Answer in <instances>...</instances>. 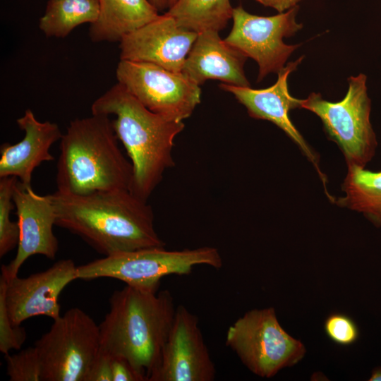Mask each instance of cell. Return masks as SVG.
Listing matches in <instances>:
<instances>
[{
    "mask_svg": "<svg viewBox=\"0 0 381 381\" xmlns=\"http://www.w3.org/2000/svg\"><path fill=\"white\" fill-rule=\"evenodd\" d=\"M49 195L56 226L78 236L104 256L165 246L155 229L151 206L131 190L87 195L56 190Z\"/></svg>",
    "mask_w": 381,
    "mask_h": 381,
    "instance_id": "cell-1",
    "label": "cell"
},
{
    "mask_svg": "<svg viewBox=\"0 0 381 381\" xmlns=\"http://www.w3.org/2000/svg\"><path fill=\"white\" fill-rule=\"evenodd\" d=\"M91 111L115 116L114 130L133 167L131 191L147 200L165 171L174 165V140L183 122L150 111L119 83L93 102Z\"/></svg>",
    "mask_w": 381,
    "mask_h": 381,
    "instance_id": "cell-2",
    "label": "cell"
},
{
    "mask_svg": "<svg viewBox=\"0 0 381 381\" xmlns=\"http://www.w3.org/2000/svg\"><path fill=\"white\" fill-rule=\"evenodd\" d=\"M176 308L169 290L150 292L126 285L115 291L99 325L100 350L124 358L148 381L159 362Z\"/></svg>",
    "mask_w": 381,
    "mask_h": 381,
    "instance_id": "cell-3",
    "label": "cell"
},
{
    "mask_svg": "<svg viewBox=\"0 0 381 381\" xmlns=\"http://www.w3.org/2000/svg\"><path fill=\"white\" fill-rule=\"evenodd\" d=\"M109 116L71 121L60 140L57 191L87 195L131 190L133 167L122 153Z\"/></svg>",
    "mask_w": 381,
    "mask_h": 381,
    "instance_id": "cell-4",
    "label": "cell"
},
{
    "mask_svg": "<svg viewBox=\"0 0 381 381\" xmlns=\"http://www.w3.org/2000/svg\"><path fill=\"white\" fill-rule=\"evenodd\" d=\"M200 265L222 267L219 250L210 246L174 250L152 247L121 252L77 266L76 276L84 280L114 278L138 289L157 292L164 277L189 274Z\"/></svg>",
    "mask_w": 381,
    "mask_h": 381,
    "instance_id": "cell-5",
    "label": "cell"
},
{
    "mask_svg": "<svg viewBox=\"0 0 381 381\" xmlns=\"http://www.w3.org/2000/svg\"><path fill=\"white\" fill-rule=\"evenodd\" d=\"M366 81L363 73L350 76L347 92L339 102L327 101L315 92L301 100V108L321 119L327 135L342 150L348 166L365 167L373 157L377 145L370 121L371 101Z\"/></svg>",
    "mask_w": 381,
    "mask_h": 381,
    "instance_id": "cell-6",
    "label": "cell"
},
{
    "mask_svg": "<svg viewBox=\"0 0 381 381\" xmlns=\"http://www.w3.org/2000/svg\"><path fill=\"white\" fill-rule=\"evenodd\" d=\"M34 346L42 381H85L100 352L99 327L85 311L73 308L54 320Z\"/></svg>",
    "mask_w": 381,
    "mask_h": 381,
    "instance_id": "cell-7",
    "label": "cell"
},
{
    "mask_svg": "<svg viewBox=\"0 0 381 381\" xmlns=\"http://www.w3.org/2000/svg\"><path fill=\"white\" fill-rule=\"evenodd\" d=\"M226 345L252 373L265 378L296 364L306 353L280 325L273 308L251 310L237 319L228 328Z\"/></svg>",
    "mask_w": 381,
    "mask_h": 381,
    "instance_id": "cell-8",
    "label": "cell"
},
{
    "mask_svg": "<svg viewBox=\"0 0 381 381\" xmlns=\"http://www.w3.org/2000/svg\"><path fill=\"white\" fill-rule=\"evenodd\" d=\"M116 77L145 107L172 120L183 121L190 117L200 102V85L182 72L120 59Z\"/></svg>",
    "mask_w": 381,
    "mask_h": 381,
    "instance_id": "cell-9",
    "label": "cell"
},
{
    "mask_svg": "<svg viewBox=\"0 0 381 381\" xmlns=\"http://www.w3.org/2000/svg\"><path fill=\"white\" fill-rule=\"evenodd\" d=\"M298 6L272 16L247 12L241 5L233 10V27L224 40L258 65V82L270 73H278L300 44H286L284 37L303 28L296 20Z\"/></svg>",
    "mask_w": 381,
    "mask_h": 381,
    "instance_id": "cell-10",
    "label": "cell"
},
{
    "mask_svg": "<svg viewBox=\"0 0 381 381\" xmlns=\"http://www.w3.org/2000/svg\"><path fill=\"white\" fill-rule=\"evenodd\" d=\"M215 375L198 317L177 306L159 362L148 381H212Z\"/></svg>",
    "mask_w": 381,
    "mask_h": 381,
    "instance_id": "cell-11",
    "label": "cell"
},
{
    "mask_svg": "<svg viewBox=\"0 0 381 381\" xmlns=\"http://www.w3.org/2000/svg\"><path fill=\"white\" fill-rule=\"evenodd\" d=\"M76 270L72 260L63 259L28 277L6 279L5 301L11 323L18 326L39 315L53 320L58 318L61 315L59 296L68 284L78 279Z\"/></svg>",
    "mask_w": 381,
    "mask_h": 381,
    "instance_id": "cell-12",
    "label": "cell"
},
{
    "mask_svg": "<svg viewBox=\"0 0 381 381\" xmlns=\"http://www.w3.org/2000/svg\"><path fill=\"white\" fill-rule=\"evenodd\" d=\"M13 200L19 226L17 252L8 265H1V274L7 279L18 276L23 264L34 255L54 260L59 250V241L54 234L56 212L49 195L36 193L32 186L18 181Z\"/></svg>",
    "mask_w": 381,
    "mask_h": 381,
    "instance_id": "cell-13",
    "label": "cell"
},
{
    "mask_svg": "<svg viewBox=\"0 0 381 381\" xmlns=\"http://www.w3.org/2000/svg\"><path fill=\"white\" fill-rule=\"evenodd\" d=\"M198 35L179 26L167 12L119 42L120 59L151 63L181 72Z\"/></svg>",
    "mask_w": 381,
    "mask_h": 381,
    "instance_id": "cell-14",
    "label": "cell"
},
{
    "mask_svg": "<svg viewBox=\"0 0 381 381\" xmlns=\"http://www.w3.org/2000/svg\"><path fill=\"white\" fill-rule=\"evenodd\" d=\"M303 59V56L284 66L277 73L276 83L267 88L253 89L224 83L219 84V87L231 93L246 108L250 116L269 121L282 129L315 167L326 190L327 179L320 170L318 157L294 126L289 114L291 109L301 108L302 99L292 97L289 92L288 78Z\"/></svg>",
    "mask_w": 381,
    "mask_h": 381,
    "instance_id": "cell-15",
    "label": "cell"
},
{
    "mask_svg": "<svg viewBox=\"0 0 381 381\" xmlns=\"http://www.w3.org/2000/svg\"><path fill=\"white\" fill-rule=\"evenodd\" d=\"M16 123L24 137L17 143L1 145L0 178L15 176L23 186H32L34 170L42 162L54 159L50 148L63 134L56 123L40 121L31 109L25 110Z\"/></svg>",
    "mask_w": 381,
    "mask_h": 381,
    "instance_id": "cell-16",
    "label": "cell"
},
{
    "mask_svg": "<svg viewBox=\"0 0 381 381\" xmlns=\"http://www.w3.org/2000/svg\"><path fill=\"white\" fill-rule=\"evenodd\" d=\"M248 57L222 40L219 32L206 30L198 37L186 59L182 73L200 85L207 80L250 87L243 66Z\"/></svg>",
    "mask_w": 381,
    "mask_h": 381,
    "instance_id": "cell-17",
    "label": "cell"
},
{
    "mask_svg": "<svg viewBox=\"0 0 381 381\" xmlns=\"http://www.w3.org/2000/svg\"><path fill=\"white\" fill-rule=\"evenodd\" d=\"M99 18L89 29L94 42H120L159 15L150 0H99Z\"/></svg>",
    "mask_w": 381,
    "mask_h": 381,
    "instance_id": "cell-18",
    "label": "cell"
},
{
    "mask_svg": "<svg viewBox=\"0 0 381 381\" xmlns=\"http://www.w3.org/2000/svg\"><path fill=\"white\" fill-rule=\"evenodd\" d=\"M348 166L342 188L345 196L336 202L341 207L363 213L376 226H381V171Z\"/></svg>",
    "mask_w": 381,
    "mask_h": 381,
    "instance_id": "cell-19",
    "label": "cell"
},
{
    "mask_svg": "<svg viewBox=\"0 0 381 381\" xmlns=\"http://www.w3.org/2000/svg\"><path fill=\"white\" fill-rule=\"evenodd\" d=\"M99 0H49L39 28L48 37L64 38L83 23H95Z\"/></svg>",
    "mask_w": 381,
    "mask_h": 381,
    "instance_id": "cell-20",
    "label": "cell"
},
{
    "mask_svg": "<svg viewBox=\"0 0 381 381\" xmlns=\"http://www.w3.org/2000/svg\"><path fill=\"white\" fill-rule=\"evenodd\" d=\"M230 0H177L167 13L179 26L197 33L219 32L232 19Z\"/></svg>",
    "mask_w": 381,
    "mask_h": 381,
    "instance_id": "cell-21",
    "label": "cell"
},
{
    "mask_svg": "<svg viewBox=\"0 0 381 381\" xmlns=\"http://www.w3.org/2000/svg\"><path fill=\"white\" fill-rule=\"evenodd\" d=\"M15 176L0 178V257L2 258L18 246L19 226L11 220L14 206L13 195L18 182Z\"/></svg>",
    "mask_w": 381,
    "mask_h": 381,
    "instance_id": "cell-22",
    "label": "cell"
},
{
    "mask_svg": "<svg viewBox=\"0 0 381 381\" xmlns=\"http://www.w3.org/2000/svg\"><path fill=\"white\" fill-rule=\"evenodd\" d=\"M6 374L11 381H40L41 365L35 346L5 355Z\"/></svg>",
    "mask_w": 381,
    "mask_h": 381,
    "instance_id": "cell-23",
    "label": "cell"
},
{
    "mask_svg": "<svg viewBox=\"0 0 381 381\" xmlns=\"http://www.w3.org/2000/svg\"><path fill=\"white\" fill-rule=\"evenodd\" d=\"M6 278L0 277V351L5 355L12 349L19 350L26 340L25 329L15 326L9 318L5 301Z\"/></svg>",
    "mask_w": 381,
    "mask_h": 381,
    "instance_id": "cell-24",
    "label": "cell"
},
{
    "mask_svg": "<svg viewBox=\"0 0 381 381\" xmlns=\"http://www.w3.org/2000/svg\"><path fill=\"white\" fill-rule=\"evenodd\" d=\"M327 337L334 343L341 346L353 344L358 337V327L349 316L334 313L329 315L324 325Z\"/></svg>",
    "mask_w": 381,
    "mask_h": 381,
    "instance_id": "cell-25",
    "label": "cell"
},
{
    "mask_svg": "<svg viewBox=\"0 0 381 381\" xmlns=\"http://www.w3.org/2000/svg\"><path fill=\"white\" fill-rule=\"evenodd\" d=\"M85 381H113L111 356L100 350L93 362Z\"/></svg>",
    "mask_w": 381,
    "mask_h": 381,
    "instance_id": "cell-26",
    "label": "cell"
},
{
    "mask_svg": "<svg viewBox=\"0 0 381 381\" xmlns=\"http://www.w3.org/2000/svg\"><path fill=\"white\" fill-rule=\"evenodd\" d=\"M111 373L113 381H145L126 359L120 356H111Z\"/></svg>",
    "mask_w": 381,
    "mask_h": 381,
    "instance_id": "cell-27",
    "label": "cell"
},
{
    "mask_svg": "<svg viewBox=\"0 0 381 381\" xmlns=\"http://www.w3.org/2000/svg\"><path fill=\"white\" fill-rule=\"evenodd\" d=\"M261 4L271 7L279 13L284 12L296 6L301 0H255Z\"/></svg>",
    "mask_w": 381,
    "mask_h": 381,
    "instance_id": "cell-28",
    "label": "cell"
},
{
    "mask_svg": "<svg viewBox=\"0 0 381 381\" xmlns=\"http://www.w3.org/2000/svg\"><path fill=\"white\" fill-rule=\"evenodd\" d=\"M150 1L158 10V11H163L167 8H168L166 0H150Z\"/></svg>",
    "mask_w": 381,
    "mask_h": 381,
    "instance_id": "cell-29",
    "label": "cell"
},
{
    "mask_svg": "<svg viewBox=\"0 0 381 381\" xmlns=\"http://www.w3.org/2000/svg\"><path fill=\"white\" fill-rule=\"evenodd\" d=\"M369 380L381 381V368H377L373 370Z\"/></svg>",
    "mask_w": 381,
    "mask_h": 381,
    "instance_id": "cell-30",
    "label": "cell"
},
{
    "mask_svg": "<svg viewBox=\"0 0 381 381\" xmlns=\"http://www.w3.org/2000/svg\"><path fill=\"white\" fill-rule=\"evenodd\" d=\"M168 6V8L173 6L177 0H166Z\"/></svg>",
    "mask_w": 381,
    "mask_h": 381,
    "instance_id": "cell-31",
    "label": "cell"
}]
</instances>
